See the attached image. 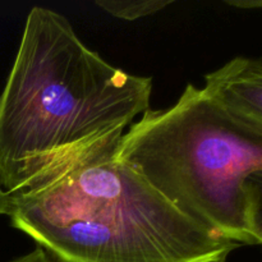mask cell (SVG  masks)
<instances>
[{
  "instance_id": "obj_1",
  "label": "cell",
  "mask_w": 262,
  "mask_h": 262,
  "mask_svg": "<svg viewBox=\"0 0 262 262\" xmlns=\"http://www.w3.org/2000/svg\"><path fill=\"white\" fill-rule=\"evenodd\" d=\"M151 91L150 77L112 66L63 14L33 7L0 95V188L30 191L117 150Z\"/></svg>"
},
{
  "instance_id": "obj_2",
  "label": "cell",
  "mask_w": 262,
  "mask_h": 262,
  "mask_svg": "<svg viewBox=\"0 0 262 262\" xmlns=\"http://www.w3.org/2000/svg\"><path fill=\"white\" fill-rule=\"evenodd\" d=\"M117 150L8 194L13 227L55 262H225L239 248L182 214Z\"/></svg>"
},
{
  "instance_id": "obj_3",
  "label": "cell",
  "mask_w": 262,
  "mask_h": 262,
  "mask_svg": "<svg viewBox=\"0 0 262 262\" xmlns=\"http://www.w3.org/2000/svg\"><path fill=\"white\" fill-rule=\"evenodd\" d=\"M117 158L177 210L237 246L262 243V132L188 83L173 106L146 110Z\"/></svg>"
},
{
  "instance_id": "obj_4",
  "label": "cell",
  "mask_w": 262,
  "mask_h": 262,
  "mask_svg": "<svg viewBox=\"0 0 262 262\" xmlns=\"http://www.w3.org/2000/svg\"><path fill=\"white\" fill-rule=\"evenodd\" d=\"M202 91L237 122L262 132V63L238 56L205 76Z\"/></svg>"
},
{
  "instance_id": "obj_5",
  "label": "cell",
  "mask_w": 262,
  "mask_h": 262,
  "mask_svg": "<svg viewBox=\"0 0 262 262\" xmlns=\"http://www.w3.org/2000/svg\"><path fill=\"white\" fill-rule=\"evenodd\" d=\"M170 3L165 0H97L96 5L115 18L136 20L160 12Z\"/></svg>"
},
{
  "instance_id": "obj_6",
  "label": "cell",
  "mask_w": 262,
  "mask_h": 262,
  "mask_svg": "<svg viewBox=\"0 0 262 262\" xmlns=\"http://www.w3.org/2000/svg\"><path fill=\"white\" fill-rule=\"evenodd\" d=\"M9 262H55L42 248L36 247L32 252L27 253V255H23L20 257L13 258Z\"/></svg>"
},
{
  "instance_id": "obj_7",
  "label": "cell",
  "mask_w": 262,
  "mask_h": 262,
  "mask_svg": "<svg viewBox=\"0 0 262 262\" xmlns=\"http://www.w3.org/2000/svg\"><path fill=\"white\" fill-rule=\"evenodd\" d=\"M225 4L245 10L258 9L262 7L261 0H225Z\"/></svg>"
},
{
  "instance_id": "obj_8",
  "label": "cell",
  "mask_w": 262,
  "mask_h": 262,
  "mask_svg": "<svg viewBox=\"0 0 262 262\" xmlns=\"http://www.w3.org/2000/svg\"><path fill=\"white\" fill-rule=\"evenodd\" d=\"M8 194L0 188V215H7Z\"/></svg>"
}]
</instances>
